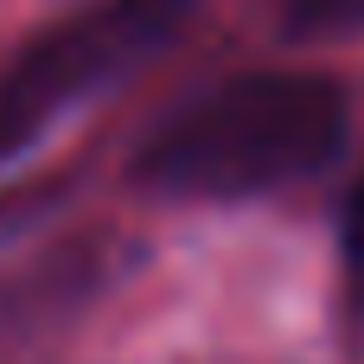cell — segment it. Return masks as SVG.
<instances>
[{
    "mask_svg": "<svg viewBox=\"0 0 364 364\" xmlns=\"http://www.w3.org/2000/svg\"><path fill=\"white\" fill-rule=\"evenodd\" d=\"M141 262V243H128L122 230L96 224V230H70L58 243H45L32 262H19L13 275H0V364L58 346L64 333L83 326L90 307L109 301V288Z\"/></svg>",
    "mask_w": 364,
    "mask_h": 364,
    "instance_id": "cell-3",
    "label": "cell"
},
{
    "mask_svg": "<svg viewBox=\"0 0 364 364\" xmlns=\"http://www.w3.org/2000/svg\"><path fill=\"white\" fill-rule=\"evenodd\" d=\"M352 141V96L326 70H237L179 96L134 147L128 179L179 205H243L320 179Z\"/></svg>",
    "mask_w": 364,
    "mask_h": 364,
    "instance_id": "cell-1",
    "label": "cell"
},
{
    "mask_svg": "<svg viewBox=\"0 0 364 364\" xmlns=\"http://www.w3.org/2000/svg\"><path fill=\"white\" fill-rule=\"evenodd\" d=\"M282 38L294 45L364 38V0H282Z\"/></svg>",
    "mask_w": 364,
    "mask_h": 364,
    "instance_id": "cell-4",
    "label": "cell"
},
{
    "mask_svg": "<svg viewBox=\"0 0 364 364\" xmlns=\"http://www.w3.org/2000/svg\"><path fill=\"white\" fill-rule=\"evenodd\" d=\"M352 237L364 243V173H358V192H352Z\"/></svg>",
    "mask_w": 364,
    "mask_h": 364,
    "instance_id": "cell-5",
    "label": "cell"
},
{
    "mask_svg": "<svg viewBox=\"0 0 364 364\" xmlns=\"http://www.w3.org/2000/svg\"><path fill=\"white\" fill-rule=\"evenodd\" d=\"M198 0H90L83 13L45 26L0 64V166L38 147L77 102L128 77L160 51Z\"/></svg>",
    "mask_w": 364,
    "mask_h": 364,
    "instance_id": "cell-2",
    "label": "cell"
}]
</instances>
